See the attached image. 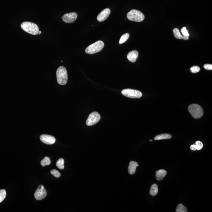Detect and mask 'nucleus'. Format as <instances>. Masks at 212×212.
I'll return each instance as SVG.
<instances>
[{
    "instance_id": "nucleus-16",
    "label": "nucleus",
    "mask_w": 212,
    "mask_h": 212,
    "mask_svg": "<svg viewBox=\"0 0 212 212\" xmlns=\"http://www.w3.org/2000/svg\"><path fill=\"white\" fill-rule=\"evenodd\" d=\"M158 186L156 184H153L151 186L150 194L151 196H155L158 193Z\"/></svg>"
},
{
    "instance_id": "nucleus-20",
    "label": "nucleus",
    "mask_w": 212,
    "mask_h": 212,
    "mask_svg": "<svg viewBox=\"0 0 212 212\" xmlns=\"http://www.w3.org/2000/svg\"><path fill=\"white\" fill-rule=\"evenodd\" d=\"M176 212H187V208L184 206V205L182 204H178V206H177Z\"/></svg>"
},
{
    "instance_id": "nucleus-8",
    "label": "nucleus",
    "mask_w": 212,
    "mask_h": 212,
    "mask_svg": "<svg viewBox=\"0 0 212 212\" xmlns=\"http://www.w3.org/2000/svg\"><path fill=\"white\" fill-rule=\"evenodd\" d=\"M47 195V192L42 185L39 186L34 194L35 198L36 200H41L44 199Z\"/></svg>"
},
{
    "instance_id": "nucleus-15",
    "label": "nucleus",
    "mask_w": 212,
    "mask_h": 212,
    "mask_svg": "<svg viewBox=\"0 0 212 212\" xmlns=\"http://www.w3.org/2000/svg\"><path fill=\"white\" fill-rule=\"evenodd\" d=\"M172 136L170 134H162L156 136L154 138V140H163V139H170Z\"/></svg>"
},
{
    "instance_id": "nucleus-13",
    "label": "nucleus",
    "mask_w": 212,
    "mask_h": 212,
    "mask_svg": "<svg viewBox=\"0 0 212 212\" xmlns=\"http://www.w3.org/2000/svg\"><path fill=\"white\" fill-rule=\"evenodd\" d=\"M139 166L138 164L136 161H131L129 163L128 167V172L129 174L132 175L136 172V168Z\"/></svg>"
},
{
    "instance_id": "nucleus-14",
    "label": "nucleus",
    "mask_w": 212,
    "mask_h": 212,
    "mask_svg": "<svg viewBox=\"0 0 212 212\" xmlns=\"http://www.w3.org/2000/svg\"><path fill=\"white\" fill-rule=\"evenodd\" d=\"M167 172L164 169H160L156 172V179L158 181L162 180L164 177L166 176Z\"/></svg>"
},
{
    "instance_id": "nucleus-12",
    "label": "nucleus",
    "mask_w": 212,
    "mask_h": 212,
    "mask_svg": "<svg viewBox=\"0 0 212 212\" xmlns=\"http://www.w3.org/2000/svg\"><path fill=\"white\" fill-rule=\"evenodd\" d=\"M138 57V52L136 50H133V51H130L128 54L127 58L129 61L135 63L136 61V59Z\"/></svg>"
},
{
    "instance_id": "nucleus-10",
    "label": "nucleus",
    "mask_w": 212,
    "mask_h": 212,
    "mask_svg": "<svg viewBox=\"0 0 212 212\" xmlns=\"http://www.w3.org/2000/svg\"><path fill=\"white\" fill-rule=\"evenodd\" d=\"M40 139L42 143L47 145L54 144L56 141L55 137L47 134H42L40 136Z\"/></svg>"
},
{
    "instance_id": "nucleus-29",
    "label": "nucleus",
    "mask_w": 212,
    "mask_h": 212,
    "mask_svg": "<svg viewBox=\"0 0 212 212\" xmlns=\"http://www.w3.org/2000/svg\"><path fill=\"white\" fill-rule=\"evenodd\" d=\"M41 31H39V32L38 34H39V35H41Z\"/></svg>"
},
{
    "instance_id": "nucleus-23",
    "label": "nucleus",
    "mask_w": 212,
    "mask_h": 212,
    "mask_svg": "<svg viewBox=\"0 0 212 212\" xmlns=\"http://www.w3.org/2000/svg\"><path fill=\"white\" fill-rule=\"evenodd\" d=\"M195 146L196 150H200L202 149L203 147V144L202 142L198 141L196 142V145H195Z\"/></svg>"
},
{
    "instance_id": "nucleus-19",
    "label": "nucleus",
    "mask_w": 212,
    "mask_h": 212,
    "mask_svg": "<svg viewBox=\"0 0 212 212\" xmlns=\"http://www.w3.org/2000/svg\"><path fill=\"white\" fill-rule=\"evenodd\" d=\"M64 160L63 158H60L57 161L56 165L57 167L61 170L64 169Z\"/></svg>"
},
{
    "instance_id": "nucleus-24",
    "label": "nucleus",
    "mask_w": 212,
    "mask_h": 212,
    "mask_svg": "<svg viewBox=\"0 0 212 212\" xmlns=\"http://www.w3.org/2000/svg\"><path fill=\"white\" fill-rule=\"evenodd\" d=\"M50 173L51 174H52L54 176L56 177V178H59L61 176L60 173L59 172L58 170H56V169H53V170H51L50 171Z\"/></svg>"
},
{
    "instance_id": "nucleus-21",
    "label": "nucleus",
    "mask_w": 212,
    "mask_h": 212,
    "mask_svg": "<svg viewBox=\"0 0 212 212\" xmlns=\"http://www.w3.org/2000/svg\"><path fill=\"white\" fill-rule=\"evenodd\" d=\"M129 36H130V35L129 33H125L121 36L119 41L120 44H122L126 42L129 39Z\"/></svg>"
},
{
    "instance_id": "nucleus-18",
    "label": "nucleus",
    "mask_w": 212,
    "mask_h": 212,
    "mask_svg": "<svg viewBox=\"0 0 212 212\" xmlns=\"http://www.w3.org/2000/svg\"><path fill=\"white\" fill-rule=\"evenodd\" d=\"M51 162L50 157H45L43 160H41V164L42 167H45L46 165H50L51 164Z\"/></svg>"
},
{
    "instance_id": "nucleus-17",
    "label": "nucleus",
    "mask_w": 212,
    "mask_h": 212,
    "mask_svg": "<svg viewBox=\"0 0 212 212\" xmlns=\"http://www.w3.org/2000/svg\"><path fill=\"white\" fill-rule=\"evenodd\" d=\"M173 34H174V37H175L176 38L179 39H182L183 36L181 34L179 29L177 28H174V30H173Z\"/></svg>"
},
{
    "instance_id": "nucleus-4",
    "label": "nucleus",
    "mask_w": 212,
    "mask_h": 212,
    "mask_svg": "<svg viewBox=\"0 0 212 212\" xmlns=\"http://www.w3.org/2000/svg\"><path fill=\"white\" fill-rule=\"evenodd\" d=\"M104 45V43L103 41H98L88 46L85 49V52L90 54L99 52L103 49Z\"/></svg>"
},
{
    "instance_id": "nucleus-1",
    "label": "nucleus",
    "mask_w": 212,
    "mask_h": 212,
    "mask_svg": "<svg viewBox=\"0 0 212 212\" xmlns=\"http://www.w3.org/2000/svg\"><path fill=\"white\" fill-rule=\"evenodd\" d=\"M20 26L23 30L33 35H37L39 32V28L35 23L30 22H24L21 23Z\"/></svg>"
},
{
    "instance_id": "nucleus-2",
    "label": "nucleus",
    "mask_w": 212,
    "mask_h": 212,
    "mask_svg": "<svg viewBox=\"0 0 212 212\" xmlns=\"http://www.w3.org/2000/svg\"><path fill=\"white\" fill-rule=\"evenodd\" d=\"M57 80L58 84L65 85L68 81V73L65 67L61 66L58 68L56 72Z\"/></svg>"
},
{
    "instance_id": "nucleus-28",
    "label": "nucleus",
    "mask_w": 212,
    "mask_h": 212,
    "mask_svg": "<svg viewBox=\"0 0 212 212\" xmlns=\"http://www.w3.org/2000/svg\"><path fill=\"white\" fill-rule=\"evenodd\" d=\"M189 39V37H187V36H183V38H182V39L185 40H187Z\"/></svg>"
},
{
    "instance_id": "nucleus-22",
    "label": "nucleus",
    "mask_w": 212,
    "mask_h": 212,
    "mask_svg": "<svg viewBox=\"0 0 212 212\" xmlns=\"http://www.w3.org/2000/svg\"><path fill=\"white\" fill-rule=\"evenodd\" d=\"M6 196V192L5 189L0 190V203L4 200Z\"/></svg>"
},
{
    "instance_id": "nucleus-11",
    "label": "nucleus",
    "mask_w": 212,
    "mask_h": 212,
    "mask_svg": "<svg viewBox=\"0 0 212 212\" xmlns=\"http://www.w3.org/2000/svg\"><path fill=\"white\" fill-rule=\"evenodd\" d=\"M111 11L109 8L104 9L99 14L97 17V20L99 22L104 21L110 15Z\"/></svg>"
},
{
    "instance_id": "nucleus-6",
    "label": "nucleus",
    "mask_w": 212,
    "mask_h": 212,
    "mask_svg": "<svg viewBox=\"0 0 212 212\" xmlns=\"http://www.w3.org/2000/svg\"><path fill=\"white\" fill-rule=\"evenodd\" d=\"M121 93L126 97L137 99L142 96V92L139 90L132 89H125L122 90Z\"/></svg>"
},
{
    "instance_id": "nucleus-30",
    "label": "nucleus",
    "mask_w": 212,
    "mask_h": 212,
    "mask_svg": "<svg viewBox=\"0 0 212 212\" xmlns=\"http://www.w3.org/2000/svg\"><path fill=\"white\" fill-rule=\"evenodd\" d=\"M150 141L152 142V139H151V140H150Z\"/></svg>"
},
{
    "instance_id": "nucleus-26",
    "label": "nucleus",
    "mask_w": 212,
    "mask_h": 212,
    "mask_svg": "<svg viewBox=\"0 0 212 212\" xmlns=\"http://www.w3.org/2000/svg\"><path fill=\"white\" fill-rule=\"evenodd\" d=\"M181 32L183 36H187L189 37V34L188 33V30H187V28L186 27H183L182 28Z\"/></svg>"
},
{
    "instance_id": "nucleus-3",
    "label": "nucleus",
    "mask_w": 212,
    "mask_h": 212,
    "mask_svg": "<svg viewBox=\"0 0 212 212\" xmlns=\"http://www.w3.org/2000/svg\"><path fill=\"white\" fill-rule=\"evenodd\" d=\"M188 111L191 116L195 119H199L202 117L204 111L202 107L198 104H192L188 107Z\"/></svg>"
},
{
    "instance_id": "nucleus-5",
    "label": "nucleus",
    "mask_w": 212,
    "mask_h": 212,
    "mask_svg": "<svg viewBox=\"0 0 212 212\" xmlns=\"http://www.w3.org/2000/svg\"><path fill=\"white\" fill-rule=\"evenodd\" d=\"M126 17L129 20L137 22H140L145 19L144 14L139 10H132L129 11Z\"/></svg>"
},
{
    "instance_id": "nucleus-9",
    "label": "nucleus",
    "mask_w": 212,
    "mask_h": 212,
    "mask_svg": "<svg viewBox=\"0 0 212 212\" xmlns=\"http://www.w3.org/2000/svg\"><path fill=\"white\" fill-rule=\"evenodd\" d=\"M77 17V14L76 13L71 12L70 13L64 14L62 18L64 22L71 23L74 22Z\"/></svg>"
},
{
    "instance_id": "nucleus-25",
    "label": "nucleus",
    "mask_w": 212,
    "mask_h": 212,
    "mask_svg": "<svg viewBox=\"0 0 212 212\" xmlns=\"http://www.w3.org/2000/svg\"><path fill=\"white\" fill-rule=\"evenodd\" d=\"M191 72L193 73H197L200 71V68L197 66H194L191 67Z\"/></svg>"
},
{
    "instance_id": "nucleus-7",
    "label": "nucleus",
    "mask_w": 212,
    "mask_h": 212,
    "mask_svg": "<svg viewBox=\"0 0 212 212\" xmlns=\"http://www.w3.org/2000/svg\"><path fill=\"white\" fill-rule=\"evenodd\" d=\"M101 119V116L99 113L94 112L90 114L86 121L87 126H90L98 123Z\"/></svg>"
},
{
    "instance_id": "nucleus-27",
    "label": "nucleus",
    "mask_w": 212,
    "mask_h": 212,
    "mask_svg": "<svg viewBox=\"0 0 212 212\" xmlns=\"http://www.w3.org/2000/svg\"><path fill=\"white\" fill-rule=\"evenodd\" d=\"M204 68L207 70H212V65L211 64H205L204 66Z\"/></svg>"
}]
</instances>
